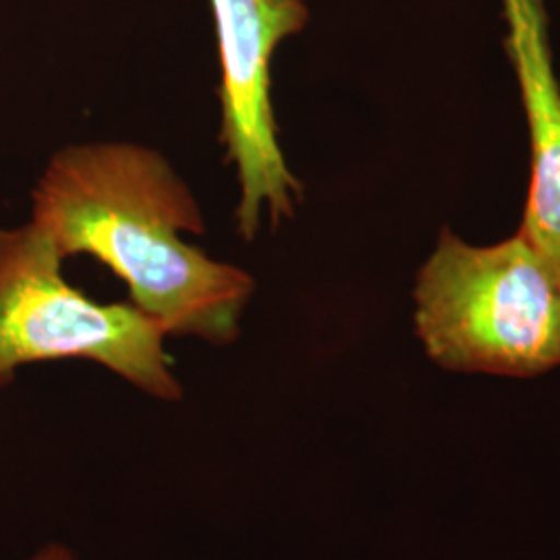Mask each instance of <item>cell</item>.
<instances>
[{
	"label": "cell",
	"instance_id": "obj_1",
	"mask_svg": "<svg viewBox=\"0 0 560 560\" xmlns=\"http://www.w3.org/2000/svg\"><path fill=\"white\" fill-rule=\"evenodd\" d=\"M62 258L88 254L168 335L229 345L256 282L180 233H203L200 206L159 152L102 141L60 150L34 191V219Z\"/></svg>",
	"mask_w": 560,
	"mask_h": 560
},
{
	"label": "cell",
	"instance_id": "obj_2",
	"mask_svg": "<svg viewBox=\"0 0 560 560\" xmlns=\"http://www.w3.org/2000/svg\"><path fill=\"white\" fill-rule=\"evenodd\" d=\"M413 298L421 342L446 370L527 378L560 365V272L521 233L476 247L442 231Z\"/></svg>",
	"mask_w": 560,
	"mask_h": 560
},
{
	"label": "cell",
	"instance_id": "obj_3",
	"mask_svg": "<svg viewBox=\"0 0 560 560\" xmlns=\"http://www.w3.org/2000/svg\"><path fill=\"white\" fill-rule=\"evenodd\" d=\"M52 237L32 221L0 231V386L36 361H96L150 397L180 399L166 332L133 303H98L62 277Z\"/></svg>",
	"mask_w": 560,
	"mask_h": 560
},
{
	"label": "cell",
	"instance_id": "obj_4",
	"mask_svg": "<svg viewBox=\"0 0 560 560\" xmlns=\"http://www.w3.org/2000/svg\"><path fill=\"white\" fill-rule=\"evenodd\" d=\"M221 57V141L235 164L241 200L237 229L245 241L272 222L291 219L303 187L284 162L270 102V62L280 42L310 20L303 0H210Z\"/></svg>",
	"mask_w": 560,
	"mask_h": 560
},
{
	"label": "cell",
	"instance_id": "obj_5",
	"mask_svg": "<svg viewBox=\"0 0 560 560\" xmlns=\"http://www.w3.org/2000/svg\"><path fill=\"white\" fill-rule=\"evenodd\" d=\"M506 55L532 138V183L520 233L560 272V83L544 0H501Z\"/></svg>",
	"mask_w": 560,
	"mask_h": 560
},
{
	"label": "cell",
	"instance_id": "obj_6",
	"mask_svg": "<svg viewBox=\"0 0 560 560\" xmlns=\"http://www.w3.org/2000/svg\"><path fill=\"white\" fill-rule=\"evenodd\" d=\"M30 560H75L73 559V555L65 548V546H59V544H50V546H46V548H42L40 552L34 557V559Z\"/></svg>",
	"mask_w": 560,
	"mask_h": 560
}]
</instances>
